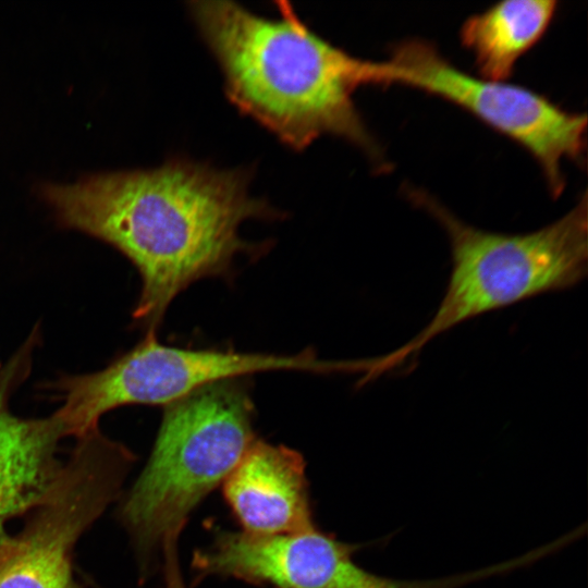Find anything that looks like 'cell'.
<instances>
[{
    "label": "cell",
    "instance_id": "1",
    "mask_svg": "<svg viewBox=\"0 0 588 588\" xmlns=\"http://www.w3.org/2000/svg\"><path fill=\"white\" fill-rule=\"evenodd\" d=\"M250 177L247 169L174 157L150 169L42 183L37 193L60 226L113 246L135 266L142 289L132 316L156 331L169 305L191 284L223 277L240 254L267 246L240 234L248 219L282 216L250 195Z\"/></svg>",
    "mask_w": 588,
    "mask_h": 588
},
{
    "label": "cell",
    "instance_id": "2",
    "mask_svg": "<svg viewBox=\"0 0 588 588\" xmlns=\"http://www.w3.org/2000/svg\"><path fill=\"white\" fill-rule=\"evenodd\" d=\"M275 3L279 16L272 19L234 1L188 2L226 97L291 148L331 134L381 160L354 101L355 90L369 85L370 60L318 35L289 2Z\"/></svg>",
    "mask_w": 588,
    "mask_h": 588
},
{
    "label": "cell",
    "instance_id": "3",
    "mask_svg": "<svg viewBox=\"0 0 588 588\" xmlns=\"http://www.w3.org/2000/svg\"><path fill=\"white\" fill-rule=\"evenodd\" d=\"M255 407L243 378L215 382L164 406L150 456L120 497L143 577L161 558L167 588H184L176 541L191 513L256 441Z\"/></svg>",
    "mask_w": 588,
    "mask_h": 588
},
{
    "label": "cell",
    "instance_id": "4",
    "mask_svg": "<svg viewBox=\"0 0 588 588\" xmlns=\"http://www.w3.org/2000/svg\"><path fill=\"white\" fill-rule=\"evenodd\" d=\"M409 195L445 231L451 272L428 323L396 350L369 358L371 381L409 367L428 343L463 322L541 294L572 289L587 275L586 193L554 222L520 234L476 228L426 192L413 189Z\"/></svg>",
    "mask_w": 588,
    "mask_h": 588
},
{
    "label": "cell",
    "instance_id": "5",
    "mask_svg": "<svg viewBox=\"0 0 588 588\" xmlns=\"http://www.w3.org/2000/svg\"><path fill=\"white\" fill-rule=\"evenodd\" d=\"M370 85L413 87L465 109L524 147L554 196L565 186L563 163L585 160V113L565 110L524 86L471 75L425 39H405L388 59L371 61Z\"/></svg>",
    "mask_w": 588,
    "mask_h": 588
},
{
    "label": "cell",
    "instance_id": "6",
    "mask_svg": "<svg viewBox=\"0 0 588 588\" xmlns=\"http://www.w3.org/2000/svg\"><path fill=\"white\" fill-rule=\"evenodd\" d=\"M330 360L313 350L281 355L234 350L183 348L160 343L147 331L132 350L106 368L63 377L58 382L62 405L53 414L68 437L98 430L100 417L130 404L163 405L197 389L229 379L277 370L329 373Z\"/></svg>",
    "mask_w": 588,
    "mask_h": 588
},
{
    "label": "cell",
    "instance_id": "7",
    "mask_svg": "<svg viewBox=\"0 0 588 588\" xmlns=\"http://www.w3.org/2000/svg\"><path fill=\"white\" fill-rule=\"evenodd\" d=\"M134 460L99 429L76 439L44 500L0 546V588H83L74 575L75 546L120 498Z\"/></svg>",
    "mask_w": 588,
    "mask_h": 588
},
{
    "label": "cell",
    "instance_id": "8",
    "mask_svg": "<svg viewBox=\"0 0 588 588\" xmlns=\"http://www.w3.org/2000/svg\"><path fill=\"white\" fill-rule=\"evenodd\" d=\"M355 547L317 528L295 534L257 536L222 531L193 556L197 576L237 578L275 588H453L444 580L407 581L370 573L353 560Z\"/></svg>",
    "mask_w": 588,
    "mask_h": 588
},
{
    "label": "cell",
    "instance_id": "9",
    "mask_svg": "<svg viewBox=\"0 0 588 588\" xmlns=\"http://www.w3.org/2000/svg\"><path fill=\"white\" fill-rule=\"evenodd\" d=\"M37 333L0 366V546L10 537L9 523L44 500L63 466L58 449L68 436L54 414L23 418L10 409L13 392L30 371Z\"/></svg>",
    "mask_w": 588,
    "mask_h": 588
},
{
    "label": "cell",
    "instance_id": "10",
    "mask_svg": "<svg viewBox=\"0 0 588 588\" xmlns=\"http://www.w3.org/2000/svg\"><path fill=\"white\" fill-rule=\"evenodd\" d=\"M222 486L244 532L275 536L316 528L305 461L293 449L256 440Z\"/></svg>",
    "mask_w": 588,
    "mask_h": 588
},
{
    "label": "cell",
    "instance_id": "11",
    "mask_svg": "<svg viewBox=\"0 0 588 588\" xmlns=\"http://www.w3.org/2000/svg\"><path fill=\"white\" fill-rule=\"evenodd\" d=\"M556 0H505L470 15L460 30L481 77L507 81L516 62L546 34Z\"/></svg>",
    "mask_w": 588,
    "mask_h": 588
}]
</instances>
